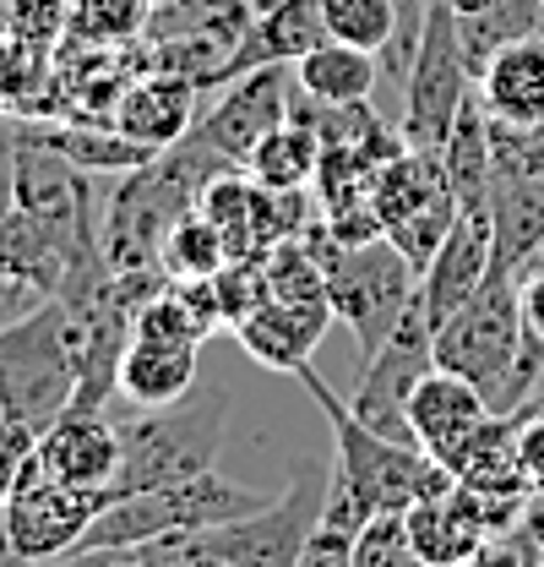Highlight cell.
Masks as SVG:
<instances>
[{"label": "cell", "mask_w": 544, "mask_h": 567, "mask_svg": "<svg viewBox=\"0 0 544 567\" xmlns=\"http://www.w3.org/2000/svg\"><path fill=\"white\" fill-rule=\"evenodd\" d=\"M294 382L316 399V410L333 425V447H338V470L327 475L322 518H333V524L359 535L376 513H404L419 496H447L458 486V475L436 453H425L419 442H398V436L370 431L348 410V399H338L316 377V365H300Z\"/></svg>", "instance_id": "6da1fadb"}, {"label": "cell", "mask_w": 544, "mask_h": 567, "mask_svg": "<svg viewBox=\"0 0 544 567\" xmlns=\"http://www.w3.org/2000/svg\"><path fill=\"white\" fill-rule=\"evenodd\" d=\"M305 246H311V257L322 262L333 311H338L343 328L354 333L359 365H365L370 354L393 339V328L404 322V311L414 306V295H419V268L408 262L387 235H381V240L348 246V240H338L322 218H311Z\"/></svg>", "instance_id": "7a4b0ae2"}, {"label": "cell", "mask_w": 544, "mask_h": 567, "mask_svg": "<svg viewBox=\"0 0 544 567\" xmlns=\"http://www.w3.org/2000/svg\"><path fill=\"white\" fill-rule=\"evenodd\" d=\"M229 415H234V393L207 388V393H186L180 404L121 421V470H115L109 492H153V486H175V481H191V475L212 470Z\"/></svg>", "instance_id": "3957f363"}, {"label": "cell", "mask_w": 544, "mask_h": 567, "mask_svg": "<svg viewBox=\"0 0 544 567\" xmlns=\"http://www.w3.org/2000/svg\"><path fill=\"white\" fill-rule=\"evenodd\" d=\"M272 496L278 492H251L240 481H223L218 470H202V475L175 481V486L115 496L87 524L76 551H136V546H153V540H169V535H197V529H212V524H229V518L268 507Z\"/></svg>", "instance_id": "277c9868"}, {"label": "cell", "mask_w": 544, "mask_h": 567, "mask_svg": "<svg viewBox=\"0 0 544 567\" xmlns=\"http://www.w3.org/2000/svg\"><path fill=\"white\" fill-rule=\"evenodd\" d=\"M76 388L82 371H76L61 295L0 322V415H17L44 431L76 404Z\"/></svg>", "instance_id": "5b68a950"}, {"label": "cell", "mask_w": 544, "mask_h": 567, "mask_svg": "<svg viewBox=\"0 0 544 567\" xmlns=\"http://www.w3.org/2000/svg\"><path fill=\"white\" fill-rule=\"evenodd\" d=\"M109 502H115L109 486H71L44 464H33L28 481L0 502V567H39L71 557L87 524Z\"/></svg>", "instance_id": "8992f818"}, {"label": "cell", "mask_w": 544, "mask_h": 567, "mask_svg": "<svg viewBox=\"0 0 544 567\" xmlns=\"http://www.w3.org/2000/svg\"><path fill=\"white\" fill-rule=\"evenodd\" d=\"M469 99H474V71L463 55L458 11L447 0H430L425 39H419L414 71L404 82V142L419 153H441Z\"/></svg>", "instance_id": "52a82bcc"}, {"label": "cell", "mask_w": 544, "mask_h": 567, "mask_svg": "<svg viewBox=\"0 0 544 567\" xmlns=\"http://www.w3.org/2000/svg\"><path fill=\"white\" fill-rule=\"evenodd\" d=\"M376 213H381V235L425 274V262L441 251L447 229L458 224V192L447 181L441 153L404 147L398 158H387L376 169Z\"/></svg>", "instance_id": "ba28073f"}, {"label": "cell", "mask_w": 544, "mask_h": 567, "mask_svg": "<svg viewBox=\"0 0 544 567\" xmlns=\"http://www.w3.org/2000/svg\"><path fill=\"white\" fill-rule=\"evenodd\" d=\"M322 496H327V470H305L289 492H278L268 507L212 524L197 535H180L186 546H197L218 567H294L311 524L322 518Z\"/></svg>", "instance_id": "9c48e42d"}, {"label": "cell", "mask_w": 544, "mask_h": 567, "mask_svg": "<svg viewBox=\"0 0 544 567\" xmlns=\"http://www.w3.org/2000/svg\"><path fill=\"white\" fill-rule=\"evenodd\" d=\"M430 365H436V322H430L425 300L414 295V306L404 311V322L393 328V339L359 365V393L348 399V410L370 431H381V436L414 442V431H408V393H414V382Z\"/></svg>", "instance_id": "30bf717a"}, {"label": "cell", "mask_w": 544, "mask_h": 567, "mask_svg": "<svg viewBox=\"0 0 544 567\" xmlns=\"http://www.w3.org/2000/svg\"><path fill=\"white\" fill-rule=\"evenodd\" d=\"M289 115H294V93L283 87V66H257V71H240L234 82H223L218 104L197 121V137L212 153H223L229 164L245 169L257 142L268 132H278Z\"/></svg>", "instance_id": "8fae6325"}, {"label": "cell", "mask_w": 544, "mask_h": 567, "mask_svg": "<svg viewBox=\"0 0 544 567\" xmlns=\"http://www.w3.org/2000/svg\"><path fill=\"white\" fill-rule=\"evenodd\" d=\"M495 268V229H490V208H458V224L447 229L441 251L425 262L419 274V300L430 311V322L441 328L458 306H469L479 284Z\"/></svg>", "instance_id": "7c38bea8"}, {"label": "cell", "mask_w": 544, "mask_h": 567, "mask_svg": "<svg viewBox=\"0 0 544 567\" xmlns=\"http://www.w3.org/2000/svg\"><path fill=\"white\" fill-rule=\"evenodd\" d=\"M39 464L71 486H109L121 470V421L109 404H71L39 431Z\"/></svg>", "instance_id": "4fadbf2b"}, {"label": "cell", "mask_w": 544, "mask_h": 567, "mask_svg": "<svg viewBox=\"0 0 544 567\" xmlns=\"http://www.w3.org/2000/svg\"><path fill=\"white\" fill-rule=\"evenodd\" d=\"M109 126L126 132L132 142H142L147 153H164V147L186 142L197 132V82L175 76L164 66H153L147 76H132L126 93L115 99Z\"/></svg>", "instance_id": "5bb4252c"}, {"label": "cell", "mask_w": 544, "mask_h": 567, "mask_svg": "<svg viewBox=\"0 0 544 567\" xmlns=\"http://www.w3.org/2000/svg\"><path fill=\"white\" fill-rule=\"evenodd\" d=\"M333 322H338L333 300H278L272 295L257 317H245L234 328V339H240V350L251 354L257 365L294 377L300 365H311V354L327 339Z\"/></svg>", "instance_id": "9a60e30c"}, {"label": "cell", "mask_w": 544, "mask_h": 567, "mask_svg": "<svg viewBox=\"0 0 544 567\" xmlns=\"http://www.w3.org/2000/svg\"><path fill=\"white\" fill-rule=\"evenodd\" d=\"M484 415H490L484 393H479L469 377L441 371V365H430V371L414 382V393H408V431H414V442H419L425 453H436V458H447Z\"/></svg>", "instance_id": "2e32d148"}, {"label": "cell", "mask_w": 544, "mask_h": 567, "mask_svg": "<svg viewBox=\"0 0 544 567\" xmlns=\"http://www.w3.org/2000/svg\"><path fill=\"white\" fill-rule=\"evenodd\" d=\"M197 339H164V333H132L121 354V377L115 388L142 404V410H164L180 404L197 388Z\"/></svg>", "instance_id": "e0dca14e"}, {"label": "cell", "mask_w": 544, "mask_h": 567, "mask_svg": "<svg viewBox=\"0 0 544 567\" xmlns=\"http://www.w3.org/2000/svg\"><path fill=\"white\" fill-rule=\"evenodd\" d=\"M490 229H495V268L523 274L544 257V175L495 169L490 181Z\"/></svg>", "instance_id": "ac0fdd59"}, {"label": "cell", "mask_w": 544, "mask_h": 567, "mask_svg": "<svg viewBox=\"0 0 544 567\" xmlns=\"http://www.w3.org/2000/svg\"><path fill=\"white\" fill-rule=\"evenodd\" d=\"M474 87H479V104L490 110V121L540 126L544 121V33L495 50L490 66L479 71Z\"/></svg>", "instance_id": "d6986e66"}, {"label": "cell", "mask_w": 544, "mask_h": 567, "mask_svg": "<svg viewBox=\"0 0 544 567\" xmlns=\"http://www.w3.org/2000/svg\"><path fill=\"white\" fill-rule=\"evenodd\" d=\"M404 529H408V540H414V551L430 567H463L479 546L490 540L463 486H452L447 496H419V502H408Z\"/></svg>", "instance_id": "ffe728a7"}, {"label": "cell", "mask_w": 544, "mask_h": 567, "mask_svg": "<svg viewBox=\"0 0 544 567\" xmlns=\"http://www.w3.org/2000/svg\"><path fill=\"white\" fill-rule=\"evenodd\" d=\"M327 39L322 22V0H272L251 17L245 44H240V71L257 66H294L300 55H311Z\"/></svg>", "instance_id": "44dd1931"}, {"label": "cell", "mask_w": 544, "mask_h": 567, "mask_svg": "<svg viewBox=\"0 0 544 567\" xmlns=\"http://www.w3.org/2000/svg\"><path fill=\"white\" fill-rule=\"evenodd\" d=\"M294 76H300V93L316 99V104H370V87L381 76V61L370 50L322 39L311 55L294 61Z\"/></svg>", "instance_id": "7402d4cb"}, {"label": "cell", "mask_w": 544, "mask_h": 567, "mask_svg": "<svg viewBox=\"0 0 544 567\" xmlns=\"http://www.w3.org/2000/svg\"><path fill=\"white\" fill-rule=\"evenodd\" d=\"M316 169H322V137L300 115H289L278 132H268L257 142V153L245 158V175L272 192H305L316 181Z\"/></svg>", "instance_id": "603a6c76"}, {"label": "cell", "mask_w": 544, "mask_h": 567, "mask_svg": "<svg viewBox=\"0 0 544 567\" xmlns=\"http://www.w3.org/2000/svg\"><path fill=\"white\" fill-rule=\"evenodd\" d=\"M458 28H463L469 71H474V82H479V71L490 66L495 50L544 33V0H495V6H484V11H474V17H458Z\"/></svg>", "instance_id": "cb8c5ba5"}, {"label": "cell", "mask_w": 544, "mask_h": 567, "mask_svg": "<svg viewBox=\"0 0 544 567\" xmlns=\"http://www.w3.org/2000/svg\"><path fill=\"white\" fill-rule=\"evenodd\" d=\"M153 0H71L66 44L87 50H126L153 28Z\"/></svg>", "instance_id": "d4e9b609"}, {"label": "cell", "mask_w": 544, "mask_h": 567, "mask_svg": "<svg viewBox=\"0 0 544 567\" xmlns=\"http://www.w3.org/2000/svg\"><path fill=\"white\" fill-rule=\"evenodd\" d=\"M223 262H229V246H223L218 224L202 208L180 213L175 229H169V240H164V251H158V268L169 279H212Z\"/></svg>", "instance_id": "484cf974"}, {"label": "cell", "mask_w": 544, "mask_h": 567, "mask_svg": "<svg viewBox=\"0 0 544 567\" xmlns=\"http://www.w3.org/2000/svg\"><path fill=\"white\" fill-rule=\"evenodd\" d=\"M322 22H327V39L381 55L398 28V0H322Z\"/></svg>", "instance_id": "4316f807"}, {"label": "cell", "mask_w": 544, "mask_h": 567, "mask_svg": "<svg viewBox=\"0 0 544 567\" xmlns=\"http://www.w3.org/2000/svg\"><path fill=\"white\" fill-rule=\"evenodd\" d=\"M44 82H50V50L17 33H0V110L22 115V104H33Z\"/></svg>", "instance_id": "83f0119b"}, {"label": "cell", "mask_w": 544, "mask_h": 567, "mask_svg": "<svg viewBox=\"0 0 544 567\" xmlns=\"http://www.w3.org/2000/svg\"><path fill=\"white\" fill-rule=\"evenodd\" d=\"M212 289H218V306H223V333H234L245 317H257V311L272 300L268 262H262V257L223 262V268L212 274Z\"/></svg>", "instance_id": "f1b7e54d"}, {"label": "cell", "mask_w": 544, "mask_h": 567, "mask_svg": "<svg viewBox=\"0 0 544 567\" xmlns=\"http://www.w3.org/2000/svg\"><path fill=\"white\" fill-rule=\"evenodd\" d=\"M354 567H430L404 529V513H376L359 540H354Z\"/></svg>", "instance_id": "f546056e"}, {"label": "cell", "mask_w": 544, "mask_h": 567, "mask_svg": "<svg viewBox=\"0 0 544 567\" xmlns=\"http://www.w3.org/2000/svg\"><path fill=\"white\" fill-rule=\"evenodd\" d=\"M33 464H39V425L0 415V502L28 481Z\"/></svg>", "instance_id": "4dcf8cb0"}, {"label": "cell", "mask_w": 544, "mask_h": 567, "mask_svg": "<svg viewBox=\"0 0 544 567\" xmlns=\"http://www.w3.org/2000/svg\"><path fill=\"white\" fill-rule=\"evenodd\" d=\"M354 529H343L333 518H316L311 524V535H305V546H300V557L294 567H354Z\"/></svg>", "instance_id": "1f68e13d"}, {"label": "cell", "mask_w": 544, "mask_h": 567, "mask_svg": "<svg viewBox=\"0 0 544 567\" xmlns=\"http://www.w3.org/2000/svg\"><path fill=\"white\" fill-rule=\"evenodd\" d=\"M71 22V0H17V22H11V33L17 39H28V44H55L61 33H66Z\"/></svg>", "instance_id": "d6a6232c"}, {"label": "cell", "mask_w": 544, "mask_h": 567, "mask_svg": "<svg viewBox=\"0 0 544 567\" xmlns=\"http://www.w3.org/2000/svg\"><path fill=\"white\" fill-rule=\"evenodd\" d=\"M517 464H523L529 492L544 496V410L540 404L523 410V425H517Z\"/></svg>", "instance_id": "836d02e7"}, {"label": "cell", "mask_w": 544, "mask_h": 567, "mask_svg": "<svg viewBox=\"0 0 544 567\" xmlns=\"http://www.w3.org/2000/svg\"><path fill=\"white\" fill-rule=\"evenodd\" d=\"M517 300H523V322L544 339V257H534V262L517 274Z\"/></svg>", "instance_id": "e575fe53"}, {"label": "cell", "mask_w": 544, "mask_h": 567, "mask_svg": "<svg viewBox=\"0 0 544 567\" xmlns=\"http://www.w3.org/2000/svg\"><path fill=\"white\" fill-rule=\"evenodd\" d=\"M147 567H218L212 557H202L197 546H186L180 535H169V540H153V546H136Z\"/></svg>", "instance_id": "d590c367"}, {"label": "cell", "mask_w": 544, "mask_h": 567, "mask_svg": "<svg viewBox=\"0 0 544 567\" xmlns=\"http://www.w3.org/2000/svg\"><path fill=\"white\" fill-rule=\"evenodd\" d=\"M98 567H147L142 551H98Z\"/></svg>", "instance_id": "8d00e7d4"}, {"label": "cell", "mask_w": 544, "mask_h": 567, "mask_svg": "<svg viewBox=\"0 0 544 567\" xmlns=\"http://www.w3.org/2000/svg\"><path fill=\"white\" fill-rule=\"evenodd\" d=\"M458 17H474V11H484V6H495V0H447Z\"/></svg>", "instance_id": "74e56055"}, {"label": "cell", "mask_w": 544, "mask_h": 567, "mask_svg": "<svg viewBox=\"0 0 544 567\" xmlns=\"http://www.w3.org/2000/svg\"><path fill=\"white\" fill-rule=\"evenodd\" d=\"M11 22H17V0H0V33H11Z\"/></svg>", "instance_id": "f35d334b"}, {"label": "cell", "mask_w": 544, "mask_h": 567, "mask_svg": "<svg viewBox=\"0 0 544 567\" xmlns=\"http://www.w3.org/2000/svg\"><path fill=\"white\" fill-rule=\"evenodd\" d=\"M153 6H175V0H153Z\"/></svg>", "instance_id": "ab89813d"}, {"label": "cell", "mask_w": 544, "mask_h": 567, "mask_svg": "<svg viewBox=\"0 0 544 567\" xmlns=\"http://www.w3.org/2000/svg\"><path fill=\"white\" fill-rule=\"evenodd\" d=\"M262 6H272V0H257V11H262Z\"/></svg>", "instance_id": "60d3db41"}, {"label": "cell", "mask_w": 544, "mask_h": 567, "mask_svg": "<svg viewBox=\"0 0 544 567\" xmlns=\"http://www.w3.org/2000/svg\"><path fill=\"white\" fill-rule=\"evenodd\" d=\"M540 567H544V546H540Z\"/></svg>", "instance_id": "b9f144b4"}]
</instances>
